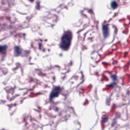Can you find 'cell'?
Segmentation results:
<instances>
[{
  "instance_id": "1",
  "label": "cell",
  "mask_w": 130,
  "mask_h": 130,
  "mask_svg": "<svg viewBox=\"0 0 130 130\" xmlns=\"http://www.w3.org/2000/svg\"><path fill=\"white\" fill-rule=\"evenodd\" d=\"M72 34L70 32H67L62 36L61 42V47L64 50L69 49L71 45Z\"/></svg>"
},
{
  "instance_id": "2",
  "label": "cell",
  "mask_w": 130,
  "mask_h": 130,
  "mask_svg": "<svg viewBox=\"0 0 130 130\" xmlns=\"http://www.w3.org/2000/svg\"><path fill=\"white\" fill-rule=\"evenodd\" d=\"M61 91V88L59 86H55L52 89L49 96V100L52 101L55 98L58 97Z\"/></svg>"
},
{
  "instance_id": "3",
  "label": "cell",
  "mask_w": 130,
  "mask_h": 130,
  "mask_svg": "<svg viewBox=\"0 0 130 130\" xmlns=\"http://www.w3.org/2000/svg\"><path fill=\"white\" fill-rule=\"evenodd\" d=\"M102 31H103V34L105 38L107 37L109 35V29L108 26L103 25L102 26Z\"/></svg>"
},
{
  "instance_id": "4",
  "label": "cell",
  "mask_w": 130,
  "mask_h": 130,
  "mask_svg": "<svg viewBox=\"0 0 130 130\" xmlns=\"http://www.w3.org/2000/svg\"><path fill=\"white\" fill-rule=\"evenodd\" d=\"M20 53V48L18 46H15L14 48V55L15 56H18Z\"/></svg>"
},
{
  "instance_id": "5",
  "label": "cell",
  "mask_w": 130,
  "mask_h": 130,
  "mask_svg": "<svg viewBox=\"0 0 130 130\" xmlns=\"http://www.w3.org/2000/svg\"><path fill=\"white\" fill-rule=\"evenodd\" d=\"M111 7H112V9H116V8H117V7L118 4H117V2H116L113 1V2H112V3H111Z\"/></svg>"
},
{
  "instance_id": "6",
  "label": "cell",
  "mask_w": 130,
  "mask_h": 130,
  "mask_svg": "<svg viewBox=\"0 0 130 130\" xmlns=\"http://www.w3.org/2000/svg\"><path fill=\"white\" fill-rule=\"evenodd\" d=\"M7 46H1V52L2 53L4 52H6L7 49Z\"/></svg>"
},
{
  "instance_id": "7",
  "label": "cell",
  "mask_w": 130,
  "mask_h": 130,
  "mask_svg": "<svg viewBox=\"0 0 130 130\" xmlns=\"http://www.w3.org/2000/svg\"><path fill=\"white\" fill-rule=\"evenodd\" d=\"M29 1H30V2H33V1H34V0H29Z\"/></svg>"
}]
</instances>
